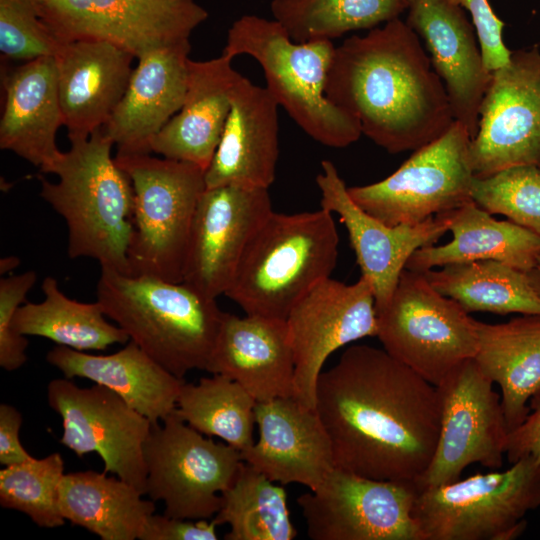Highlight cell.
Returning <instances> with one entry per match:
<instances>
[{
    "instance_id": "cell-1",
    "label": "cell",
    "mask_w": 540,
    "mask_h": 540,
    "mask_svg": "<svg viewBox=\"0 0 540 540\" xmlns=\"http://www.w3.org/2000/svg\"><path fill=\"white\" fill-rule=\"evenodd\" d=\"M315 409L335 467L417 482L432 461L440 429L437 388L385 349L349 346L321 372Z\"/></svg>"
},
{
    "instance_id": "cell-2",
    "label": "cell",
    "mask_w": 540,
    "mask_h": 540,
    "mask_svg": "<svg viewBox=\"0 0 540 540\" xmlns=\"http://www.w3.org/2000/svg\"><path fill=\"white\" fill-rule=\"evenodd\" d=\"M326 95L389 153L417 150L454 123L449 98L417 34L399 18L335 48Z\"/></svg>"
},
{
    "instance_id": "cell-3",
    "label": "cell",
    "mask_w": 540,
    "mask_h": 540,
    "mask_svg": "<svg viewBox=\"0 0 540 540\" xmlns=\"http://www.w3.org/2000/svg\"><path fill=\"white\" fill-rule=\"evenodd\" d=\"M70 143L49 171L58 181L39 178L40 196L65 220L70 258H92L101 268L130 275L131 180L112 157L114 144L102 128Z\"/></svg>"
},
{
    "instance_id": "cell-4",
    "label": "cell",
    "mask_w": 540,
    "mask_h": 540,
    "mask_svg": "<svg viewBox=\"0 0 540 540\" xmlns=\"http://www.w3.org/2000/svg\"><path fill=\"white\" fill-rule=\"evenodd\" d=\"M97 301L130 341L175 376L206 371L225 315L216 299L183 282L101 268Z\"/></svg>"
},
{
    "instance_id": "cell-5",
    "label": "cell",
    "mask_w": 540,
    "mask_h": 540,
    "mask_svg": "<svg viewBox=\"0 0 540 540\" xmlns=\"http://www.w3.org/2000/svg\"><path fill=\"white\" fill-rule=\"evenodd\" d=\"M339 237L333 214L272 211L247 246L225 296L245 314L286 320L291 309L331 277Z\"/></svg>"
},
{
    "instance_id": "cell-6",
    "label": "cell",
    "mask_w": 540,
    "mask_h": 540,
    "mask_svg": "<svg viewBox=\"0 0 540 540\" xmlns=\"http://www.w3.org/2000/svg\"><path fill=\"white\" fill-rule=\"evenodd\" d=\"M335 48L331 40L294 42L275 19L243 15L229 28L222 54L253 57L278 106L315 141L344 148L362 131L358 121L326 95Z\"/></svg>"
},
{
    "instance_id": "cell-7",
    "label": "cell",
    "mask_w": 540,
    "mask_h": 540,
    "mask_svg": "<svg viewBox=\"0 0 540 540\" xmlns=\"http://www.w3.org/2000/svg\"><path fill=\"white\" fill-rule=\"evenodd\" d=\"M134 190L130 275L183 282L194 213L206 189L201 167L150 154H116Z\"/></svg>"
},
{
    "instance_id": "cell-8",
    "label": "cell",
    "mask_w": 540,
    "mask_h": 540,
    "mask_svg": "<svg viewBox=\"0 0 540 540\" xmlns=\"http://www.w3.org/2000/svg\"><path fill=\"white\" fill-rule=\"evenodd\" d=\"M540 506V464L523 457L504 471L419 488L413 517L423 540H513Z\"/></svg>"
},
{
    "instance_id": "cell-9",
    "label": "cell",
    "mask_w": 540,
    "mask_h": 540,
    "mask_svg": "<svg viewBox=\"0 0 540 540\" xmlns=\"http://www.w3.org/2000/svg\"><path fill=\"white\" fill-rule=\"evenodd\" d=\"M377 326L383 349L434 386L477 351L476 320L408 269L377 312Z\"/></svg>"
},
{
    "instance_id": "cell-10",
    "label": "cell",
    "mask_w": 540,
    "mask_h": 540,
    "mask_svg": "<svg viewBox=\"0 0 540 540\" xmlns=\"http://www.w3.org/2000/svg\"><path fill=\"white\" fill-rule=\"evenodd\" d=\"M146 495L163 501L164 515L212 519L222 506V492L243 463L241 452L215 442L186 424L175 412L152 425L144 443Z\"/></svg>"
},
{
    "instance_id": "cell-11",
    "label": "cell",
    "mask_w": 540,
    "mask_h": 540,
    "mask_svg": "<svg viewBox=\"0 0 540 540\" xmlns=\"http://www.w3.org/2000/svg\"><path fill=\"white\" fill-rule=\"evenodd\" d=\"M471 137L454 121L438 139L420 147L391 175L378 182L348 187L366 212L391 225H416L471 201L474 173Z\"/></svg>"
},
{
    "instance_id": "cell-12",
    "label": "cell",
    "mask_w": 540,
    "mask_h": 540,
    "mask_svg": "<svg viewBox=\"0 0 540 540\" xmlns=\"http://www.w3.org/2000/svg\"><path fill=\"white\" fill-rule=\"evenodd\" d=\"M415 481L377 480L335 467L297 498L312 540H423L413 517Z\"/></svg>"
},
{
    "instance_id": "cell-13",
    "label": "cell",
    "mask_w": 540,
    "mask_h": 540,
    "mask_svg": "<svg viewBox=\"0 0 540 540\" xmlns=\"http://www.w3.org/2000/svg\"><path fill=\"white\" fill-rule=\"evenodd\" d=\"M436 388L439 437L431 463L416 482L418 487L456 481L475 463L499 469L506 455L508 430L501 397L493 390L492 381L472 358L451 371Z\"/></svg>"
},
{
    "instance_id": "cell-14",
    "label": "cell",
    "mask_w": 540,
    "mask_h": 540,
    "mask_svg": "<svg viewBox=\"0 0 540 540\" xmlns=\"http://www.w3.org/2000/svg\"><path fill=\"white\" fill-rule=\"evenodd\" d=\"M469 155L476 178L515 166L540 168L538 45L512 51L509 63L491 72Z\"/></svg>"
},
{
    "instance_id": "cell-15",
    "label": "cell",
    "mask_w": 540,
    "mask_h": 540,
    "mask_svg": "<svg viewBox=\"0 0 540 540\" xmlns=\"http://www.w3.org/2000/svg\"><path fill=\"white\" fill-rule=\"evenodd\" d=\"M42 17L61 44L100 40L138 58L189 41L208 12L194 0H43Z\"/></svg>"
},
{
    "instance_id": "cell-16",
    "label": "cell",
    "mask_w": 540,
    "mask_h": 540,
    "mask_svg": "<svg viewBox=\"0 0 540 540\" xmlns=\"http://www.w3.org/2000/svg\"><path fill=\"white\" fill-rule=\"evenodd\" d=\"M47 397L62 419V445L78 457L97 453L104 472L146 495L143 447L153 425L147 417L105 386L81 388L66 377L48 384Z\"/></svg>"
},
{
    "instance_id": "cell-17",
    "label": "cell",
    "mask_w": 540,
    "mask_h": 540,
    "mask_svg": "<svg viewBox=\"0 0 540 540\" xmlns=\"http://www.w3.org/2000/svg\"><path fill=\"white\" fill-rule=\"evenodd\" d=\"M294 358L293 398L315 409L318 378L328 357L343 346L377 336L373 289L364 277L353 284L325 279L286 318Z\"/></svg>"
},
{
    "instance_id": "cell-18",
    "label": "cell",
    "mask_w": 540,
    "mask_h": 540,
    "mask_svg": "<svg viewBox=\"0 0 540 540\" xmlns=\"http://www.w3.org/2000/svg\"><path fill=\"white\" fill-rule=\"evenodd\" d=\"M272 211L268 188H206L191 225L183 283L211 299L225 295L247 246Z\"/></svg>"
},
{
    "instance_id": "cell-19",
    "label": "cell",
    "mask_w": 540,
    "mask_h": 540,
    "mask_svg": "<svg viewBox=\"0 0 540 540\" xmlns=\"http://www.w3.org/2000/svg\"><path fill=\"white\" fill-rule=\"evenodd\" d=\"M39 303L25 302L17 287L0 291V366L14 371L27 361L25 336L49 339L59 346L79 351L105 350L130 341L118 325L107 320L102 305L67 297L54 277L44 278Z\"/></svg>"
},
{
    "instance_id": "cell-20",
    "label": "cell",
    "mask_w": 540,
    "mask_h": 540,
    "mask_svg": "<svg viewBox=\"0 0 540 540\" xmlns=\"http://www.w3.org/2000/svg\"><path fill=\"white\" fill-rule=\"evenodd\" d=\"M321 168L316 177L321 208L337 214L345 225L361 276L372 286L377 313L389 302L414 252L435 244L449 231V212L416 225H388L351 198L331 161L323 160Z\"/></svg>"
},
{
    "instance_id": "cell-21",
    "label": "cell",
    "mask_w": 540,
    "mask_h": 540,
    "mask_svg": "<svg viewBox=\"0 0 540 540\" xmlns=\"http://www.w3.org/2000/svg\"><path fill=\"white\" fill-rule=\"evenodd\" d=\"M258 439L242 460L282 485L316 490L335 468L330 438L316 411L293 397L257 402Z\"/></svg>"
},
{
    "instance_id": "cell-22",
    "label": "cell",
    "mask_w": 540,
    "mask_h": 540,
    "mask_svg": "<svg viewBox=\"0 0 540 540\" xmlns=\"http://www.w3.org/2000/svg\"><path fill=\"white\" fill-rule=\"evenodd\" d=\"M405 21L424 40L431 65L444 83L455 121L471 140L478 129L479 107L491 78L483 63L474 26L449 0H406Z\"/></svg>"
},
{
    "instance_id": "cell-23",
    "label": "cell",
    "mask_w": 540,
    "mask_h": 540,
    "mask_svg": "<svg viewBox=\"0 0 540 540\" xmlns=\"http://www.w3.org/2000/svg\"><path fill=\"white\" fill-rule=\"evenodd\" d=\"M190 42L146 52L136 58L126 91L102 127L117 154H150L151 142L180 110L187 88Z\"/></svg>"
},
{
    "instance_id": "cell-24",
    "label": "cell",
    "mask_w": 540,
    "mask_h": 540,
    "mask_svg": "<svg viewBox=\"0 0 540 540\" xmlns=\"http://www.w3.org/2000/svg\"><path fill=\"white\" fill-rule=\"evenodd\" d=\"M278 104L265 87L241 75L218 147L205 170L206 188H268L279 157Z\"/></svg>"
},
{
    "instance_id": "cell-25",
    "label": "cell",
    "mask_w": 540,
    "mask_h": 540,
    "mask_svg": "<svg viewBox=\"0 0 540 540\" xmlns=\"http://www.w3.org/2000/svg\"><path fill=\"white\" fill-rule=\"evenodd\" d=\"M59 101L69 140L102 128L121 101L136 57L100 40L63 43L54 56Z\"/></svg>"
},
{
    "instance_id": "cell-26",
    "label": "cell",
    "mask_w": 540,
    "mask_h": 540,
    "mask_svg": "<svg viewBox=\"0 0 540 540\" xmlns=\"http://www.w3.org/2000/svg\"><path fill=\"white\" fill-rule=\"evenodd\" d=\"M206 371L236 381L256 402L293 397L295 367L286 321L225 312Z\"/></svg>"
},
{
    "instance_id": "cell-27",
    "label": "cell",
    "mask_w": 540,
    "mask_h": 540,
    "mask_svg": "<svg viewBox=\"0 0 540 540\" xmlns=\"http://www.w3.org/2000/svg\"><path fill=\"white\" fill-rule=\"evenodd\" d=\"M0 148L49 173L61 152L56 134L64 126L54 56L22 62L3 76Z\"/></svg>"
},
{
    "instance_id": "cell-28",
    "label": "cell",
    "mask_w": 540,
    "mask_h": 540,
    "mask_svg": "<svg viewBox=\"0 0 540 540\" xmlns=\"http://www.w3.org/2000/svg\"><path fill=\"white\" fill-rule=\"evenodd\" d=\"M232 58L221 56L188 61L187 88L180 110L151 142L162 157L195 164L206 170L218 147L232 94L241 74Z\"/></svg>"
},
{
    "instance_id": "cell-29",
    "label": "cell",
    "mask_w": 540,
    "mask_h": 540,
    "mask_svg": "<svg viewBox=\"0 0 540 540\" xmlns=\"http://www.w3.org/2000/svg\"><path fill=\"white\" fill-rule=\"evenodd\" d=\"M46 360L68 379L85 378L109 388L153 424L174 411L185 382L132 341L108 355L57 345L47 353Z\"/></svg>"
},
{
    "instance_id": "cell-30",
    "label": "cell",
    "mask_w": 540,
    "mask_h": 540,
    "mask_svg": "<svg viewBox=\"0 0 540 540\" xmlns=\"http://www.w3.org/2000/svg\"><path fill=\"white\" fill-rule=\"evenodd\" d=\"M474 357L483 374L498 384L508 433L530 412L527 403L540 393V315H522L505 323L476 320Z\"/></svg>"
},
{
    "instance_id": "cell-31",
    "label": "cell",
    "mask_w": 540,
    "mask_h": 540,
    "mask_svg": "<svg viewBox=\"0 0 540 540\" xmlns=\"http://www.w3.org/2000/svg\"><path fill=\"white\" fill-rule=\"evenodd\" d=\"M452 239L414 252L406 269L423 273L448 264L494 260L530 270L540 253V235L512 221L497 220L473 200L449 211Z\"/></svg>"
},
{
    "instance_id": "cell-32",
    "label": "cell",
    "mask_w": 540,
    "mask_h": 540,
    "mask_svg": "<svg viewBox=\"0 0 540 540\" xmlns=\"http://www.w3.org/2000/svg\"><path fill=\"white\" fill-rule=\"evenodd\" d=\"M133 485L106 472L93 470L64 474L59 506L65 520L83 527L101 540H135L147 518L155 513Z\"/></svg>"
},
{
    "instance_id": "cell-33",
    "label": "cell",
    "mask_w": 540,
    "mask_h": 540,
    "mask_svg": "<svg viewBox=\"0 0 540 540\" xmlns=\"http://www.w3.org/2000/svg\"><path fill=\"white\" fill-rule=\"evenodd\" d=\"M441 294L466 312L540 315V295L525 272L494 260L448 264L423 272Z\"/></svg>"
},
{
    "instance_id": "cell-34",
    "label": "cell",
    "mask_w": 540,
    "mask_h": 540,
    "mask_svg": "<svg viewBox=\"0 0 540 540\" xmlns=\"http://www.w3.org/2000/svg\"><path fill=\"white\" fill-rule=\"evenodd\" d=\"M263 473L241 464L230 486L222 492V506L212 518L228 524L226 540H292L297 531L291 522L287 494Z\"/></svg>"
},
{
    "instance_id": "cell-35",
    "label": "cell",
    "mask_w": 540,
    "mask_h": 540,
    "mask_svg": "<svg viewBox=\"0 0 540 540\" xmlns=\"http://www.w3.org/2000/svg\"><path fill=\"white\" fill-rule=\"evenodd\" d=\"M256 400L236 381L220 375L181 386L175 412L189 426L240 452L253 443Z\"/></svg>"
},
{
    "instance_id": "cell-36",
    "label": "cell",
    "mask_w": 540,
    "mask_h": 540,
    "mask_svg": "<svg viewBox=\"0 0 540 540\" xmlns=\"http://www.w3.org/2000/svg\"><path fill=\"white\" fill-rule=\"evenodd\" d=\"M406 0H272L273 19L297 43L373 29L406 10Z\"/></svg>"
},
{
    "instance_id": "cell-37",
    "label": "cell",
    "mask_w": 540,
    "mask_h": 540,
    "mask_svg": "<svg viewBox=\"0 0 540 540\" xmlns=\"http://www.w3.org/2000/svg\"><path fill=\"white\" fill-rule=\"evenodd\" d=\"M64 461L55 452L0 470V505L27 515L41 528H57L65 523L60 506V485Z\"/></svg>"
},
{
    "instance_id": "cell-38",
    "label": "cell",
    "mask_w": 540,
    "mask_h": 540,
    "mask_svg": "<svg viewBox=\"0 0 540 540\" xmlns=\"http://www.w3.org/2000/svg\"><path fill=\"white\" fill-rule=\"evenodd\" d=\"M472 200L490 214L540 235V168L515 166L485 178L474 177Z\"/></svg>"
},
{
    "instance_id": "cell-39",
    "label": "cell",
    "mask_w": 540,
    "mask_h": 540,
    "mask_svg": "<svg viewBox=\"0 0 540 540\" xmlns=\"http://www.w3.org/2000/svg\"><path fill=\"white\" fill-rule=\"evenodd\" d=\"M43 0H0V51L26 62L55 56L61 43L42 17Z\"/></svg>"
},
{
    "instance_id": "cell-40",
    "label": "cell",
    "mask_w": 540,
    "mask_h": 540,
    "mask_svg": "<svg viewBox=\"0 0 540 540\" xmlns=\"http://www.w3.org/2000/svg\"><path fill=\"white\" fill-rule=\"evenodd\" d=\"M467 9L472 17L483 63L492 72L510 61L512 51L504 44V22L494 13L488 0H449Z\"/></svg>"
},
{
    "instance_id": "cell-41",
    "label": "cell",
    "mask_w": 540,
    "mask_h": 540,
    "mask_svg": "<svg viewBox=\"0 0 540 540\" xmlns=\"http://www.w3.org/2000/svg\"><path fill=\"white\" fill-rule=\"evenodd\" d=\"M217 523L211 519L187 520L151 514L139 535V540H216Z\"/></svg>"
},
{
    "instance_id": "cell-42",
    "label": "cell",
    "mask_w": 540,
    "mask_h": 540,
    "mask_svg": "<svg viewBox=\"0 0 540 540\" xmlns=\"http://www.w3.org/2000/svg\"><path fill=\"white\" fill-rule=\"evenodd\" d=\"M530 402V412L524 422L507 436L505 450L511 464L528 456L540 464V393Z\"/></svg>"
},
{
    "instance_id": "cell-43",
    "label": "cell",
    "mask_w": 540,
    "mask_h": 540,
    "mask_svg": "<svg viewBox=\"0 0 540 540\" xmlns=\"http://www.w3.org/2000/svg\"><path fill=\"white\" fill-rule=\"evenodd\" d=\"M21 413L12 405H0V463L4 467L23 463L33 456L22 445Z\"/></svg>"
},
{
    "instance_id": "cell-44",
    "label": "cell",
    "mask_w": 540,
    "mask_h": 540,
    "mask_svg": "<svg viewBox=\"0 0 540 540\" xmlns=\"http://www.w3.org/2000/svg\"><path fill=\"white\" fill-rule=\"evenodd\" d=\"M525 273L532 287L540 295V253L537 256L533 267Z\"/></svg>"
},
{
    "instance_id": "cell-45",
    "label": "cell",
    "mask_w": 540,
    "mask_h": 540,
    "mask_svg": "<svg viewBox=\"0 0 540 540\" xmlns=\"http://www.w3.org/2000/svg\"><path fill=\"white\" fill-rule=\"evenodd\" d=\"M20 264V260L15 256L4 257L0 260V273L6 274L15 269Z\"/></svg>"
}]
</instances>
